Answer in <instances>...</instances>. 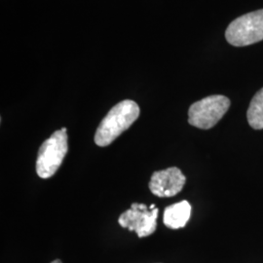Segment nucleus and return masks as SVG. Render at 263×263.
<instances>
[{
    "label": "nucleus",
    "instance_id": "obj_1",
    "mask_svg": "<svg viewBox=\"0 0 263 263\" xmlns=\"http://www.w3.org/2000/svg\"><path fill=\"white\" fill-rule=\"evenodd\" d=\"M140 116V106L131 100H125L113 106L98 127L95 142L99 146H107L122 133L128 130Z\"/></svg>",
    "mask_w": 263,
    "mask_h": 263
},
{
    "label": "nucleus",
    "instance_id": "obj_2",
    "mask_svg": "<svg viewBox=\"0 0 263 263\" xmlns=\"http://www.w3.org/2000/svg\"><path fill=\"white\" fill-rule=\"evenodd\" d=\"M227 42L244 47L263 40V9L254 11L230 23L226 31Z\"/></svg>",
    "mask_w": 263,
    "mask_h": 263
},
{
    "label": "nucleus",
    "instance_id": "obj_3",
    "mask_svg": "<svg viewBox=\"0 0 263 263\" xmlns=\"http://www.w3.org/2000/svg\"><path fill=\"white\" fill-rule=\"evenodd\" d=\"M68 151L67 134L62 129L44 141L38 151L36 172L41 179H49L61 167Z\"/></svg>",
    "mask_w": 263,
    "mask_h": 263
},
{
    "label": "nucleus",
    "instance_id": "obj_4",
    "mask_svg": "<svg viewBox=\"0 0 263 263\" xmlns=\"http://www.w3.org/2000/svg\"><path fill=\"white\" fill-rule=\"evenodd\" d=\"M230 104V100L226 96L214 95L207 97L190 106L188 122L199 129H211L224 116Z\"/></svg>",
    "mask_w": 263,
    "mask_h": 263
},
{
    "label": "nucleus",
    "instance_id": "obj_5",
    "mask_svg": "<svg viewBox=\"0 0 263 263\" xmlns=\"http://www.w3.org/2000/svg\"><path fill=\"white\" fill-rule=\"evenodd\" d=\"M159 210L152 204L149 209L145 204H132L131 209L119 216V224L135 231L140 238L147 237L155 232Z\"/></svg>",
    "mask_w": 263,
    "mask_h": 263
},
{
    "label": "nucleus",
    "instance_id": "obj_6",
    "mask_svg": "<svg viewBox=\"0 0 263 263\" xmlns=\"http://www.w3.org/2000/svg\"><path fill=\"white\" fill-rule=\"evenodd\" d=\"M185 181L182 172L177 167H172L154 172L149 181V189L158 197H173L182 190Z\"/></svg>",
    "mask_w": 263,
    "mask_h": 263
},
{
    "label": "nucleus",
    "instance_id": "obj_7",
    "mask_svg": "<svg viewBox=\"0 0 263 263\" xmlns=\"http://www.w3.org/2000/svg\"><path fill=\"white\" fill-rule=\"evenodd\" d=\"M191 216V205L183 200L165 209L163 221L171 229H179L186 226Z\"/></svg>",
    "mask_w": 263,
    "mask_h": 263
},
{
    "label": "nucleus",
    "instance_id": "obj_8",
    "mask_svg": "<svg viewBox=\"0 0 263 263\" xmlns=\"http://www.w3.org/2000/svg\"><path fill=\"white\" fill-rule=\"evenodd\" d=\"M248 121L254 130L263 129V88L254 95L247 113Z\"/></svg>",
    "mask_w": 263,
    "mask_h": 263
},
{
    "label": "nucleus",
    "instance_id": "obj_9",
    "mask_svg": "<svg viewBox=\"0 0 263 263\" xmlns=\"http://www.w3.org/2000/svg\"><path fill=\"white\" fill-rule=\"evenodd\" d=\"M51 263H62V261H61V260H60V259H56V260H54V261H53V262H51Z\"/></svg>",
    "mask_w": 263,
    "mask_h": 263
}]
</instances>
